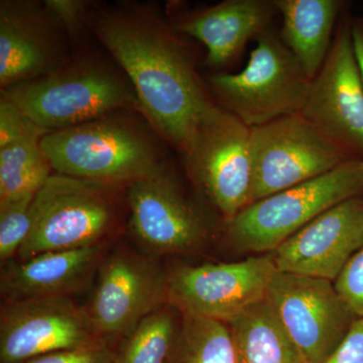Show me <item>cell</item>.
I'll return each mask as SVG.
<instances>
[{"instance_id": "24", "label": "cell", "mask_w": 363, "mask_h": 363, "mask_svg": "<svg viewBox=\"0 0 363 363\" xmlns=\"http://www.w3.org/2000/svg\"><path fill=\"white\" fill-rule=\"evenodd\" d=\"M35 196L0 203V262L2 264L18 257L30 230V205Z\"/></svg>"}, {"instance_id": "29", "label": "cell", "mask_w": 363, "mask_h": 363, "mask_svg": "<svg viewBox=\"0 0 363 363\" xmlns=\"http://www.w3.org/2000/svg\"><path fill=\"white\" fill-rule=\"evenodd\" d=\"M324 363H363V319L355 320L342 342Z\"/></svg>"}, {"instance_id": "19", "label": "cell", "mask_w": 363, "mask_h": 363, "mask_svg": "<svg viewBox=\"0 0 363 363\" xmlns=\"http://www.w3.org/2000/svg\"><path fill=\"white\" fill-rule=\"evenodd\" d=\"M283 18L281 39L308 77H316L332 47L341 0H274Z\"/></svg>"}, {"instance_id": "11", "label": "cell", "mask_w": 363, "mask_h": 363, "mask_svg": "<svg viewBox=\"0 0 363 363\" xmlns=\"http://www.w3.org/2000/svg\"><path fill=\"white\" fill-rule=\"evenodd\" d=\"M168 303V272L149 253L121 247L105 255L86 307L100 337L123 339Z\"/></svg>"}, {"instance_id": "12", "label": "cell", "mask_w": 363, "mask_h": 363, "mask_svg": "<svg viewBox=\"0 0 363 363\" xmlns=\"http://www.w3.org/2000/svg\"><path fill=\"white\" fill-rule=\"evenodd\" d=\"M277 272L272 255L238 262L179 266L168 272V303L182 315L229 323L266 298Z\"/></svg>"}, {"instance_id": "10", "label": "cell", "mask_w": 363, "mask_h": 363, "mask_svg": "<svg viewBox=\"0 0 363 363\" xmlns=\"http://www.w3.org/2000/svg\"><path fill=\"white\" fill-rule=\"evenodd\" d=\"M266 300L310 363L326 362L357 319L328 279L277 272Z\"/></svg>"}, {"instance_id": "4", "label": "cell", "mask_w": 363, "mask_h": 363, "mask_svg": "<svg viewBox=\"0 0 363 363\" xmlns=\"http://www.w3.org/2000/svg\"><path fill=\"white\" fill-rule=\"evenodd\" d=\"M125 190L52 173L33 197L30 230L18 260L105 243L118 225Z\"/></svg>"}, {"instance_id": "9", "label": "cell", "mask_w": 363, "mask_h": 363, "mask_svg": "<svg viewBox=\"0 0 363 363\" xmlns=\"http://www.w3.org/2000/svg\"><path fill=\"white\" fill-rule=\"evenodd\" d=\"M250 203L323 176L351 161L301 113L250 128Z\"/></svg>"}, {"instance_id": "31", "label": "cell", "mask_w": 363, "mask_h": 363, "mask_svg": "<svg viewBox=\"0 0 363 363\" xmlns=\"http://www.w3.org/2000/svg\"><path fill=\"white\" fill-rule=\"evenodd\" d=\"M362 161H363V160H362Z\"/></svg>"}, {"instance_id": "13", "label": "cell", "mask_w": 363, "mask_h": 363, "mask_svg": "<svg viewBox=\"0 0 363 363\" xmlns=\"http://www.w3.org/2000/svg\"><path fill=\"white\" fill-rule=\"evenodd\" d=\"M342 13L328 57L311 81L300 112L350 160H363V84L350 30Z\"/></svg>"}, {"instance_id": "27", "label": "cell", "mask_w": 363, "mask_h": 363, "mask_svg": "<svg viewBox=\"0 0 363 363\" xmlns=\"http://www.w3.org/2000/svg\"><path fill=\"white\" fill-rule=\"evenodd\" d=\"M49 131L40 128L9 100H0V147L30 135H47Z\"/></svg>"}, {"instance_id": "2", "label": "cell", "mask_w": 363, "mask_h": 363, "mask_svg": "<svg viewBox=\"0 0 363 363\" xmlns=\"http://www.w3.org/2000/svg\"><path fill=\"white\" fill-rule=\"evenodd\" d=\"M160 140L142 112L121 111L50 131L40 147L54 173L126 188L166 164Z\"/></svg>"}, {"instance_id": "18", "label": "cell", "mask_w": 363, "mask_h": 363, "mask_svg": "<svg viewBox=\"0 0 363 363\" xmlns=\"http://www.w3.org/2000/svg\"><path fill=\"white\" fill-rule=\"evenodd\" d=\"M106 242L79 250L40 253L6 262L0 278L4 302L70 298L89 283L105 257Z\"/></svg>"}, {"instance_id": "6", "label": "cell", "mask_w": 363, "mask_h": 363, "mask_svg": "<svg viewBox=\"0 0 363 363\" xmlns=\"http://www.w3.org/2000/svg\"><path fill=\"white\" fill-rule=\"evenodd\" d=\"M238 73H215L208 89L222 108L250 128L300 113L311 79L281 38L264 32Z\"/></svg>"}, {"instance_id": "26", "label": "cell", "mask_w": 363, "mask_h": 363, "mask_svg": "<svg viewBox=\"0 0 363 363\" xmlns=\"http://www.w3.org/2000/svg\"><path fill=\"white\" fill-rule=\"evenodd\" d=\"M334 285L353 314L363 319V245L344 267Z\"/></svg>"}, {"instance_id": "30", "label": "cell", "mask_w": 363, "mask_h": 363, "mask_svg": "<svg viewBox=\"0 0 363 363\" xmlns=\"http://www.w3.org/2000/svg\"><path fill=\"white\" fill-rule=\"evenodd\" d=\"M350 30L353 52L363 84V14L351 18Z\"/></svg>"}, {"instance_id": "1", "label": "cell", "mask_w": 363, "mask_h": 363, "mask_svg": "<svg viewBox=\"0 0 363 363\" xmlns=\"http://www.w3.org/2000/svg\"><path fill=\"white\" fill-rule=\"evenodd\" d=\"M87 26L130 81L147 123L181 152L198 123L217 104L198 75L184 35L150 2L95 4Z\"/></svg>"}, {"instance_id": "25", "label": "cell", "mask_w": 363, "mask_h": 363, "mask_svg": "<svg viewBox=\"0 0 363 363\" xmlns=\"http://www.w3.org/2000/svg\"><path fill=\"white\" fill-rule=\"evenodd\" d=\"M48 9L54 20L63 28L71 44L81 45L87 26L88 16L94 6V1L87 0H45Z\"/></svg>"}, {"instance_id": "15", "label": "cell", "mask_w": 363, "mask_h": 363, "mask_svg": "<svg viewBox=\"0 0 363 363\" xmlns=\"http://www.w3.org/2000/svg\"><path fill=\"white\" fill-rule=\"evenodd\" d=\"M70 40L35 0L0 1V88L7 89L52 73L68 63Z\"/></svg>"}, {"instance_id": "22", "label": "cell", "mask_w": 363, "mask_h": 363, "mask_svg": "<svg viewBox=\"0 0 363 363\" xmlns=\"http://www.w3.org/2000/svg\"><path fill=\"white\" fill-rule=\"evenodd\" d=\"M181 313L167 303L123 339L114 363H167L180 330Z\"/></svg>"}, {"instance_id": "17", "label": "cell", "mask_w": 363, "mask_h": 363, "mask_svg": "<svg viewBox=\"0 0 363 363\" xmlns=\"http://www.w3.org/2000/svg\"><path fill=\"white\" fill-rule=\"evenodd\" d=\"M277 13L274 0H225L167 16L177 33L204 45L205 65L214 70L233 63L250 40L267 32Z\"/></svg>"}, {"instance_id": "28", "label": "cell", "mask_w": 363, "mask_h": 363, "mask_svg": "<svg viewBox=\"0 0 363 363\" xmlns=\"http://www.w3.org/2000/svg\"><path fill=\"white\" fill-rule=\"evenodd\" d=\"M25 363H114V352L102 339L83 347L60 351Z\"/></svg>"}, {"instance_id": "5", "label": "cell", "mask_w": 363, "mask_h": 363, "mask_svg": "<svg viewBox=\"0 0 363 363\" xmlns=\"http://www.w3.org/2000/svg\"><path fill=\"white\" fill-rule=\"evenodd\" d=\"M362 194L363 161L351 160L243 208L225 221L226 238L240 252H272L323 212Z\"/></svg>"}, {"instance_id": "14", "label": "cell", "mask_w": 363, "mask_h": 363, "mask_svg": "<svg viewBox=\"0 0 363 363\" xmlns=\"http://www.w3.org/2000/svg\"><path fill=\"white\" fill-rule=\"evenodd\" d=\"M99 340L87 310L71 298L2 303L0 363H25Z\"/></svg>"}, {"instance_id": "16", "label": "cell", "mask_w": 363, "mask_h": 363, "mask_svg": "<svg viewBox=\"0 0 363 363\" xmlns=\"http://www.w3.org/2000/svg\"><path fill=\"white\" fill-rule=\"evenodd\" d=\"M363 245V194L316 217L272 252L278 272L335 281Z\"/></svg>"}, {"instance_id": "8", "label": "cell", "mask_w": 363, "mask_h": 363, "mask_svg": "<svg viewBox=\"0 0 363 363\" xmlns=\"http://www.w3.org/2000/svg\"><path fill=\"white\" fill-rule=\"evenodd\" d=\"M126 206L131 235L155 257L198 252L213 231L211 217L168 162L126 187Z\"/></svg>"}, {"instance_id": "3", "label": "cell", "mask_w": 363, "mask_h": 363, "mask_svg": "<svg viewBox=\"0 0 363 363\" xmlns=\"http://www.w3.org/2000/svg\"><path fill=\"white\" fill-rule=\"evenodd\" d=\"M1 98L49 133L117 111H140L135 88L121 67L85 49L48 75L1 91Z\"/></svg>"}, {"instance_id": "21", "label": "cell", "mask_w": 363, "mask_h": 363, "mask_svg": "<svg viewBox=\"0 0 363 363\" xmlns=\"http://www.w3.org/2000/svg\"><path fill=\"white\" fill-rule=\"evenodd\" d=\"M42 138L26 136L0 147V203L35 196L54 173L40 147Z\"/></svg>"}, {"instance_id": "7", "label": "cell", "mask_w": 363, "mask_h": 363, "mask_svg": "<svg viewBox=\"0 0 363 363\" xmlns=\"http://www.w3.org/2000/svg\"><path fill=\"white\" fill-rule=\"evenodd\" d=\"M180 154L198 192L224 220L250 205V128L238 117L214 105L196 125Z\"/></svg>"}, {"instance_id": "23", "label": "cell", "mask_w": 363, "mask_h": 363, "mask_svg": "<svg viewBox=\"0 0 363 363\" xmlns=\"http://www.w3.org/2000/svg\"><path fill=\"white\" fill-rule=\"evenodd\" d=\"M167 363H238L228 324L182 315L180 330Z\"/></svg>"}, {"instance_id": "20", "label": "cell", "mask_w": 363, "mask_h": 363, "mask_svg": "<svg viewBox=\"0 0 363 363\" xmlns=\"http://www.w3.org/2000/svg\"><path fill=\"white\" fill-rule=\"evenodd\" d=\"M227 324L238 363H310L279 323L266 298Z\"/></svg>"}]
</instances>
